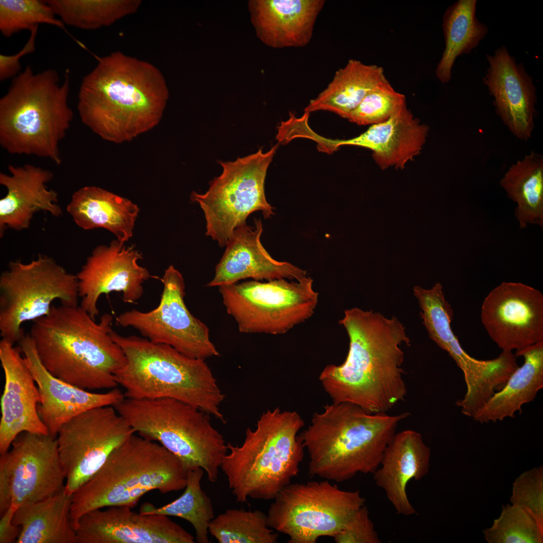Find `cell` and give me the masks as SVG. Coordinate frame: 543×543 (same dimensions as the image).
Returning <instances> with one entry per match:
<instances>
[{"mask_svg":"<svg viewBox=\"0 0 543 543\" xmlns=\"http://www.w3.org/2000/svg\"><path fill=\"white\" fill-rule=\"evenodd\" d=\"M349 339L345 361L326 366L319 380L332 402H346L366 411L387 413L405 399L403 344L410 340L395 316L355 307L339 321Z\"/></svg>","mask_w":543,"mask_h":543,"instance_id":"1","label":"cell"},{"mask_svg":"<svg viewBox=\"0 0 543 543\" xmlns=\"http://www.w3.org/2000/svg\"><path fill=\"white\" fill-rule=\"evenodd\" d=\"M168 96L157 67L117 51L99 58L83 77L77 109L82 124L94 133L122 143L159 123Z\"/></svg>","mask_w":543,"mask_h":543,"instance_id":"2","label":"cell"},{"mask_svg":"<svg viewBox=\"0 0 543 543\" xmlns=\"http://www.w3.org/2000/svg\"><path fill=\"white\" fill-rule=\"evenodd\" d=\"M113 317L96 321L79 306L52 304L49 313L34 321L29 335L45 368L56 378L94 391L117 388L116 375L126 364L112 338Z\"/></svg>","mask_w":543,"mask_h":543,"instance_id":"3","label":"cell"},{"mask_svg":"<svg viewBox=\"0 0 543 543\" xmlns=\"http://www.w3.org/2000/svg\"><path fill=\"white\" fill-rule=\"evenodd\" d=\"M409 415L370 413L346 402L327 404L299 434L309 475L340 483L358 473L373 474L398 424Z\"/></svg>","mask_w":543,"mask_h":543,"instance_id":"4","label":"cell"},{"mask_svg":"<svg viewBox=\"0 0 543 543\" xmlns=\"http://www.w3.org/2000/svg\"><path fill=\"white\" fill-rule=\"evenodd\" d=\"M57 71L35 72L30 66L14 77L0 99V145L10 154L62 162L59 144L73 119L70 79Z\"/></svg>","mask_w":543,"mask_h":543,"instance_id":"5","label":"cell"},{"mask_svg":"<svg viewBox=\"0 0 543 543\" xmlns=\"http://www.w3.org/2000/svg\"><path fill=\"white\" fill-rule=\"evenodd\" d=\"M110 335L126 359L115 376L125 398L174 399L225 422L220 409L225 395L205 359L189 357L143 337L122 336L113 330Z\"/></svg>","mask_w":543,"mask_h":543,"instance_id":"6","label":"cell"},{"mask_svg":"<svg viewBox=\"0 0 543 543\" xmlns=\"http://www.w3.org/2000/svg\"><path fill=\"white\" fill-rule=\"evenodd\" d=\"M304 426L297 412L277 407L263 412L255 429L247 428L241 445L227 444L220 469L237 502L274 499L298 475Z\"/></svg>","mask_w":543,"mask_h":543,"instance_id":"7","label":"cell"},{"mask_svg":"<svg viewBox=\"0 0 543 543\" xmlns=\"http://www.w3.org/2000/svg\"><path fill=\"white\" fill-rule=\"evenodd\" d=\"M188 471L160 443L134 433L72 495V524L76 530L82 515L95 509L132 508L152 490L167 493L185 489Z\"/></svg>","mask_w":543,"mask_h":543,"instance_id":"8","label":"cell"},{"mask_svg":"<svg viewBox=\"0 0 543 543\" xmlns=\"http://www.w3.org/2000/svg\"><path fill=\"white\" fill-rule=\"evenodd\" d=\"M135 432L155 441L189 470L201 468L212 483L228 449L223 436L200 409L171 398H125L113 406Z\"/></svg>","mask_w":543,"mask_h":543,"instance_id":"9","label":"cell"},{"mask_svg":"<svg viewBox=\"0 0 543 543\" xmlns=\"http://www.w3.org/2000/svg\"><path fill=\"white\" fill-rule=\"evenodd\" d=\"M278 144L264 152H256L233 161H219L222 172L210 183L204 194L192 192L190 198L203 211L206 235L221 247L226 246L236 228L246 223L249 215L261 211L265 218L274 214L267 202L264 182Z\"/></svg>","mask_w":543,"mask_h":543,"instance_id":"10","label":"cell"},{"mask_svg":"<svg viewBox=\"0 0 543 543\" xmlns=\"http://www.w3.org/2000/svg\"><path fill=\"white\" fill-rule=\"evenodd\" d=\"M76 275L53 258L39 254L27 263L10 261L0 276V335L12 344L24 334L21 326L47 315L52 302L77 306Z\"/></svg>","mask_w":543,"mask_h":543,"instance_id":"11","label":"cell"},{"mask_svg":"<svg viewBox=\"0 0 543 543\" xmlns=\"http://www.w3.org/2000/svg\"><path fill=\"white\" fill-rule=\"evenodd\" d=\"M228 314L240 332L282 334L314 313L319 294L307 276L289 282L249 281L219 287Z\"/></svg>","mask_w":543,"mask_h":543,"instance_id":"12","label":"cell"},{"mask_svg":"<svg viewBox=\"0 0 543 543\" xmlns=\"http://www.w3.org/2000/svg\"><path fill=\"white\" fill-rule=\"evenodd\" d=\"M269 526L289 536V543H315L333 537L352 514L365 505L359 491H345L329 481L289 484L274 499Z\"/></svg>","mask_w":543,"mask_h":543,"instance_id":"13","label":"cell"},{"mask_svg":"<svg viewBox=\"0 0 543 543\" xmlns=\"http://www.w3.org/2000/svg\"><path fill=\"white\" fill-rule=\"evenodd\" d=\"M158 279L163 289L157 306L147 312H124L116 317L117 324L132 327L149 340L168 345L192 358L206 359L219 356L208 327L185 304V283L181 273L170 265Z\"/></svg>","mask_w":543,"mask_h":543,"instance_id":"14","label":"cell"},{"mask_svg":"<svg viewBox=\"0 0 543 543\" xmlns=\"http://www.w3.org/2000/svg\"><path fill=\"white\" fill-rule=\"evenodd\" d=\"M56 437L24 432L0 458V514L43 500L65 488Z\"/></svg>","mask_w":543,"mask_h":543,"instance_id":"15","label":"cell"},{"mask_svg":"<svg viewBox=\"0 0 543 543\" xmlns=\"http://www.w3.org/2000/svg\"><path fill=\"white\" fill-rule=\"evenodd\" d=\"M135 433L113 406L89 409L62 425L56 438L66 492L72 495Z\"/></svg>","mask_w":543,"mask_h":543,"instance_id":"16","label":"cell"},{"mask_svg":"<svg viewBox=\"0 0 543 543\" xmlns=\"http://www.w3.org/2000/svg\"><path fill=\"white\" fill-rule=\"evenodd\" d=\"M481 319L502 351L520 350L543 340V295L520 282H503L484 299Z\"/></svg>","mask_w":543,"mask_h":543,"instance_id":"17","label":"cell"},{"mask_svg":"<svg viewBox=\"0 0 543 543\" xmlns=\"http://www.w3.org/2000/svg\"><path fill=\"white\" fill-rule=\"evenodd\" d=\"M141 252L117 239L96 247L76 274L80 306L96 319L103 294L121 292L125 303H135L143 294V283L152 276L138 263Z\"/></svg>","mask_w":543,"mask_h":543,"instance_id":"18","label":"cell"},{"mask_svg":"<svg viewBox=\"0 0 543 543\" xmlns=\"http://www.w3.org/2000/svg\"><path fill=\"white\" fill-rule=\"evenodd\" d=\"M127 506L97 509L80 518L78 543H194L168 516L137 513Z\"/></svg>","mask_w":543,"mask_h":543,"instance_id":"19","label":"cell"},{"mask_svg":"<svg viewBox=\"0 0 543 543\" xmlns=\"http://www.w3.org/2000/svg\"><path fill=\"white\" fill-rule=\"evenodd\" d=\"M18 343L38 389L39 417L50 435L56 437L62 425L83 412L98 407L114 406L125 398L117 387L107 392L97 393L56 378L42 364L29 334H24Z\"/></svg>","mask_w":543,"mask_h":543,"instance_id":"20","label":"cell"},{"mask_svg":"<svg viewBox=\"0 0 543 543\" xmlns=\"http://www.w3.org/2000/svg\"><path fill=\"white\" fill-rule=\"evenodd\" d=\"M14 345L3 339L0 341V360L5 376L1 399V455L8 451L22 432L49 433L38 414L37 386L20 347Z\"/></svg>","mask_w":543,"mask_h":543,"instance_id":"21","label":"cell"},{"mask_svg":"<svg viewBox=\"0 0 543 543\" xmlns=\"http://www.w3.org/2000/svg\"><path fill=\"white\" fill-rule=\"evenodd\" d=\"M489 67L483 77L493 98L497 115L516 138L527 141L534 128L536 89L521 63L504 46L487 55Z\"/></svg>","mask_w":543,"mask_h":543,"instance_id":"22","label":"cell"},{"mask_svg":"<svg viewBox=\"0 0 543 543\" xmlns=\"http://www.w3.org/2000/svg\"><path fill=\"white\" fill-rule=\"evenodd\" d=\"M428 132V126L414 117L405 101L387 120L371 125L359 135L335 140L320 137L318 147L328 153L343 145L368 148L373 151L374 160L382 169H403L420 154Z\"/></svg>","mask_w":543,"mask_h":543,"instance_id":"23","label":"cell"},{"mask_svg":"<svg viewBox=\"0 0 543 543\" xmlns=\"http://www.w3.org/2000/svg\"><path fill=\"white\" fill-rule=\"evenodd\" d=\"M262 231L261 221L256 219L254 227L245 223L236 228L207 286L220 287L249 278L258 281L297 280L307 276L305 270L270 255L261 243Z\"/></svg>","mask_w":543,"mask_h":543,"instance_id":"24","label":"cell"},{"mask_svg":"<svg viewBox=\"0 0 543 543\" xmlns=\"http://www.w3.org/2000/svg\"><path fill=\"white\" fill-rule=\"evenodd\" d=\"M8 170L9 174L0 173V184L7 189L0 200L1 237L8 228L28 229L37 212H46L55 217L62 215L57 193L47 187L53 177L51 171L30 164H11Z\"/></svg>","mask_w":543,"mask_h":543,"instance_id":"25","label":"cell"},{"mask_svg":"<svg viewBox=\"0 0 543 543\" xmlns=\"http://www.w3.org/2000/svg\"><path fill=\"white\" fill-rule=\"evenodd\" d=\"M430 449L421 434L412 429L396 433L373 473L377 486L385 492L397 514H417L406 489L409 481H419L429 472Z\"/></svg>","mask_w":543,"mask_h":543,"instance_id":"26","label":"cell"},{"mask_svg":"<svg viewBox=\"0 0 543 543\" xmlns=\"http://www.w3.org/2000/svg\"><path fill=\"white\" fill-rule=\"evenodd\" d=\"M324 0H250L248 10L256 34L274 48H301L310 42Z\"/></svg>","mask_w":543,"mask_h":543,"instance_id":"27","label":"cell"},{"mask_svg":"<svg viewBox=\"0 0 543 543\" xmlns=\"http://www.w3.org/2000/svg\"><path fill=\"white\" fill-rule=\"evenodd\" d=\"M66 210L80 228L105 229L125 244L133 236L140 209L128 199L90 186L73 193Z\"/></svg>","mask_w":543,"mask_h":543,"instance_id":"28","label":"cell"},{"mask_svg":"<svg viewBox=\"0 0 543 543\" xmlns=\"http://www.w3.org/2000/svg\"><path fill=\"white\" fill-rule=\"evenodd\" d=\"M523 364L512 373L505 386L481 408L473 419L481 423L513 418L522 406L533 401L543 388V340L515 351Z\"/></svg>","mask_w":543,"mask_h":543,"instance_id":"29","label":"cell"},{"mask_svg":"<svg viewBox=\"0 0 543 543\" xmlns=\"http://www.w3.org/2000/svg\"><path fill=\"white\" fill-rule=\"evenodd\" d=\"M389 82L382 67L350 59L335 71L327 87L310 100L304 111H329L347 119L369 93Z\"/></svg>","mask_w":543,"mask_h":543,"instance_id":"30","label":"cell"},{"mask_svg":"<svg viewBox=\"0 0 543 543\" xmlns=\"http://www.w3.org/2000/svg\"><path fill=\"white\" fill-rule=\"evenodd\" d=\"M72 495L65 488L46 499L19 507L13 521L21 531L16 543H78L71 519Z\"/></svg>","mask_w":543,"mask_h":543,"instance_id":"31","label":"cell"},{"mask_svg":"<svg viewBox=\"0 0 543 543\" xmlns=\"http://www.w3.org/2000/svg\"><path fill=\"white\" fill-rule=\"evenodd\" d=\"M507 196L516 204L519 227L543 228V156L535 151L512 164L500 180Z\"/></svg>","mask_w":543,"mask_h":543,"instance_id":"32","label":"cell"},{"mask_svg":"<svg viewBox=\"0 0 543 543\" xmlns=\"http://www.w3.org/2000/svg\"><path fill=\"white\" fill-rule=\"evenodd\" d=\"M476 0H459L444 14L442 26L445 47L435 71L442 83L450 80L456 58L469 54L488 32L476 16Z\"/></svg>","mask_w":543,"mask_h":543,"instance_id":"33","label":"cell"},{"mask_svg":"<svg viewBox=\"0 0 543 543\" xmlns=\"http://www.w3.org/2000/svg\"><path fill=\"white\" fill-rule=\"evenodd\" d=\"M204 471L200 468L188 471L185 491L175 500L160 507L150 503H144L141 506L139 512L183 518L193 526L197 542H210L209 526L215 517V513L211 498L201 487Z\"/></svg>","mask_w":543,"mask_h":543,"instance_id":"34","label":"cell"},{"mask_svg":"<svg viewBox=\"0 0 543 543\" xmlns=\"http://www.w3.org/2000/svg\"><path fill=\"white\" fill-rule=\"evenodd\" d=\"M55 15L65 25L84 30L108 26L135 13L138 0H48Z\"/></svg>","mask_w":543,"mask_h":543,"instance_id":"35","label":"cell"},{"mask_svg":"<svg viewBox=\"0 0 543 543\" xmlns=\"http://www.w3.org/2000/svg\"><path fill=\"white\" fill-rule=\"evenodd\" d=\"M209 533L219 543H277L279 537L269 527L267 514L243 508L228 509L215 517Z\"/></svg>","mask_w":543,"mask_h":543,"instance_id":"36","label":"cell"},{"mask_svg":"<svg viewBox=\"0 0 543 543\" xmlns=\"http://www.w3.org/2000/svg\"><path fill=\"white\" fill-rule=\"evenodd\" d=\"M489 543H542L543 527L526 510L507 504L492 525L483 530Z\"/></svg>","mask_w":543,"mask_h":543,"instance_id":"37","label":"cell"},{"mask_svg":"<svg viewBox=\"0 0 543 543\" xmlns=\"http://www.w3.org/2000/svg\"><path fill=\"white\" fill-rule=\"evenodd\" d=\"M56 16L46 1H0V31L6 37L21 31H31L40 24L65 30V25Z\"/></svg>","mask_w":543,"mask_h":543,"instance_id":"38","label":"cell"},{"mask_svg":"<svg viewBox=\"0 0 543 543\" xmlns=\"http://www.w3.org/2000/svg\"><path fill=\"white\" fill-rule=\"evenodd\" d=\"M406 98L391 83L369 93L349 114L347 119L359 125H374L387 120Z\"/></svg>","mask_w":543,"mask_h":543,"instance_id":"39","label":"cell"},{"mask_svg":"<svg viewBox=\"0 0 543 543\" xmlns=\"http://www.w3.org/2000/svg\"><path fill=\"white\" fill-rule=\"evenodd\" d=\"M510 502L526 510L543 527L542 466L526 471L516 478Z\"/></svg>","mask_w":543,"mask_h":543,"instance_id":"40","label":"cell"},{"mask_svg":"<svg viewBox=\"0 0 543 543\" xmlns=\"http://www.w3.org/2000/svg\"><path fill=\"white\" fill-rule=\"evenodd\" d=\"M336 543H381L367 506L358 508L333 537Z\"/></svg>","mask_w":543,"mask_h":543,"instance_id":"41","label":"cell"},{"mask_svg":"<svg viewBox=\"0 0 543 543\" xmlns=\"http://www.w3.org/2000/svg\"><path fill=\"white\" fill-rule=\"evenodd\" d=\"M38 26L33 28L30 37L24 46L18 52L13 55H0V80L4 81L14 78L20 73V60L25 55L35 51L36 40Z\"/></svg>","mask_w":543,"mask_h":543,"instance_id":"42","label":"cell"},{"mask_svg":"<svg viewBox=\"0 0 543 543\" xmlns=\"http://www.w3.org/2000/svg\"><path fill=\"white\" fill-rule=\"evenodd\" d=\"M18 508L12 505L3 514L1 515L0 520V543L16 542L20 534V526L14 523L13 519Z\"/></svg>","mask_w":543,"mask_h":543,"instance_id":"43","label":"cell"}]
</instances>
